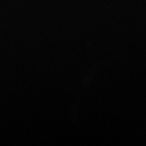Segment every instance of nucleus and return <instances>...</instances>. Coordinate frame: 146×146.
<instances>
[]
</instances>
